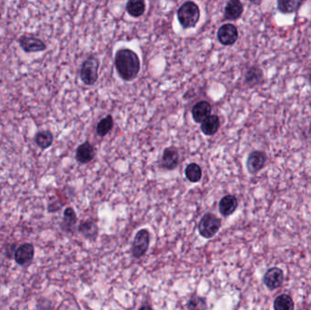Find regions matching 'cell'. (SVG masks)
Segmentation results:
<instances>
[{"label":"cell","mask_w":311,"mask_h":310,"mask_svg":"<svg viewBox=\"0 0 311 310\" xmlns=\"http://www.w3.org/2000/svg\"><path fill=\"white\" fill-rule=\"evenodd\" d=\"M177 16L184 29L195 28L200 18V7L195 2L187 1L178 9Z\"/></svg>","instance_id":"cell-2"},{"label":"cell","mask_w":311,"mask_h":310,"mask_svg":"<svg viewBox=\"0 0 311 310\" xmlns=\"http://www.w3.org/2000/svg\"><path fill=\"white\" fill-rule=\"evenodd\" d=\"M35 254V248L32 244L25 243L16 249L15 260L20 266H24L32 261Z\"/></svg>","instance_id":"cell-12"},{"label":"cell","mask_w":311,"mask_h":310,"mask_svg":"<svg viewBox=\"0 0 311 310\" xmlns=\"http://www.w3.org/2000/svg\"><path fill=\"white\" fill-rule=\"evenodd\" d=\"M294 301L289 295H279L274 300V310H294Z\"/></svg>","instance_id":"cell-22"},{"label":"cell","mask_w":311,"mask_h":310,"mask_svg":"<svg viewBox=\"0 0 311 310\" xmlns=\"http://www.w3.org/2000/svg\"><path fill=\"white\" fill-rule=\"evenodd\" d=\"M239 38V30L233 24H225L218 31V40L223 46H232Z\"/></svg>","instance_id":"cell-7"},{"label":"cell","mask_w":311,"mask_h":310,"mask_svg":"<svg viewBox=\"0 0 311 310\" xmlns=\"http://www.w3.org/2000/svg\"><path fill=\"white\" fill-rule=\"evenodd\" d=\"M238 206H239V202L235 196H225L220 199V204H219L220 214L224 217L232 215L235 212Z\"/></svg>","instance_id":"cell-16"},{"label":"cell","mask_w":311,"mask_h":310,"mask_svg":"<svg viewBox=\"0 0 311 310\" xmlns=\"http://www.w3.org/2000/svg\"><path fill=\"white\" fill-rule=\"evenodd\" d=\"M114 126V120L111 115H108L98 123L96 127V135L103 138L111 131Z\"/></svg>","instance_id":"cell-23"},{"label":"cell","mask_w":311,"mask_h":310,"mask_svg":"<svg viewBox=\"0 0 311 310\" xmlns=\"http://www.w3.org/2000/svg\"><path fill=\"white\" fill-rule=\"evenodd\" d=\"M264 74L262 69L258 66H252L245 74L244 83L248 88H254L263 82Z\"/></svg>","instance_id":"cell-15"},{"label":"cell","mask_w":311,"mask_h":310,"mask_svg":"<svg viewBox=\"0 0 311 310\" xmlns=\"http://www.w3.org/2000/svg\"><path fill=\"white\" fill-rule=\"evenodd\" d=\"M115 67L122 80L131 81L140 73V57L136 52L129 48H120L115 55Z\"/></svg>","instance_id":"cell-1"},{"label":"cell","mask_w":311,"mask_h":310,"mask_svg":"<svg viewBox=\"0 0 311 310\" xmlns=\"http://www.w3.org/2000/svg\"><path fill=\"white\" fill-rule=\"evenodd\" d=\"M307 81H308V84L311 86V73L307 76Z\"/></svg>","instance_id":"cell-28"},{"label":"cell","mask_w":311,"mask_h":310,"mask_svg":"<svg viewBox=\"0 0 311 310\" xmlns=\"http://www.w3.org/2000/svg\"><path fill=\"white\" fill-rule=\"evenodd\" d=\"M54 141V137L51 132L48 130L40 131L35 137V142L41 149H47L51 146Z\"/></svg>","instance_id":"cell-24"},{"label":"cell","mask_w":311,"mask_h":310,"mask_svg":"<svg viewBox=\"0 0 311 310\" xmlns=\"http://www.w3.org/2000/svg\"><path fill=\"white\" fill-rule=\"evenodd\" d=\"M80 233L87 239H95L98 236V227L96 223L93 221H84L81 223L79 227Z\"/></svg>","instance_id":"cell-25"},{"label":"cell","mask_w":311,"mask_h":310,"mask_svg":"<svg viewBox=\"0 0 311 310\" xmlns=\"http://www.w3.org/2000/svg\"><path fill=\"white\" fill-rule=\"evenodd\" d=\"M207 301L205 298L193 295L188 302V310H207Z\"/></svg>","instance_id":"cell-26"},{"label":"cell","mask_w":311,"mask_h":310,"mask_svg":"<svg viewBox=\"0 0 311 310\" xmlns=\"http://www.w3.org/2000/svg\"><path fill=\"white\" fill-rule=\"evenodd\" d=\"M243 12L244 6L240 0H230L225 7L224 16L227 20L234 21L240 18Z\"/></svg>","instance_id":"cell-14"},{"label":"cell","mask_w":311,"mask_h":310,"mask_svg":"<svg viewBox=\"0 0 311 310\" xmlns=\"http://www.w3.org/2000/svg\"><path fill=\"white\" fill-rule=\"evenodd\" d=\"M149 232L147 229L138 231L133 243H132L131 253L135 259H140L146 254L149 246Z\"/></svg>","instance_id":"cell-5"},{"label":"cell","mask_w":311,"mask_h":310,"mask_svg":"<svg viewBox=\"0 0 311 310\" xmlns=\"http://www.w3.org/2000/svg\"><path fill=\"white\" fill-rule=\"evenodd\" d=\"M221 227V220L212 213H207L202 217L199 223V232L205 239H211Z\"/></svg>","instance_id":"cell-4"},{"label":"cell","mask_w":311,"mask_h":310,"mask_svg":"<svg viewBox=\"0 0 311 310\" xmlns=\"http://www.w3.org/2000/svg\"><path fill=\"white\" fill-rule=\"evenodd\" d=\"M139 310H153V309H152L151 306H141V307H140V309H139Z\"/></svg>","instance_id":"cell-27"},{"label":"cell","mask_w":311,"mask_h":310,"mask_svg":"<svg viewBox=\"0 0 311 310\" xmlns=\"http://www.w3.org/2000/svg\"><path fill=\"white\" fill-rule=\"evenodd\" d=\"M212 107L209 102L202 100L194 105L192 108L191 114L193 120L196 123H202L204 120H207L211 115Z\"/></svg>","instance_id":"cell-11"},{"label":"cell","mask_w":311,"mask_h":310,"mask_svg":"<svg viewBox=\"0 0 311 310\" xmlns=\"http://www.w3.org/2000/svg\"><path fill=\"white\" fill-rule=\"evenodd\" d=\"M180 164V154L174 147H167L164 149L160 160V166L166 170H174Z\"/></svg>","instance_id":"cell-9"},{"label":"cell","mask_w":311,"mask_h":310,"mask_svg":"<svg viewBox=\"0 0 311 310\" xmlns=\"http://www.w3.org/2000/svg\"><path fill=\"white\" fill-rule=\"evenodd\" d=\"M220 127V118L217 115H210L201 123V131L204 135H213L219 131Z\"/></svg>","instance_id":"cell-17"},{"label":"cell","mask_w":311,"mask_h":310,"mask_svg":"<svg viewBox=\"0 0 311 310\" xmlns=\"http://www.w3.org/2000/svg\"><path fill=\"white\" fill-rule=\"evenodd\" d=\"M95 148L88 141L80 144L76 148V159L80 164H88L95 158Z\"/></svg>","instance_id":"cell-13"},{"label":"cell","mask_w":311,"mask_h":310,"mask_svg":"<svg viewBox=\"0 0 311 310\" xmlns=\"http://www.w3.org/2000/svg\"><path fill=\"white\" fill-rule=\"evenodd\" d=\"M100 60L96 56H91L85 60L80 68V80L87 85L93 86L99 79Z\"/></svg>","instance_id":"cell-3"},{"label":"cell","mask_w":311,"mask_h":310,"mask_svg":"<svg viewBox=\"0 0 311 310\" xmlns=\"http://www.w3.org/2000/svg\"><path fill=\"white\" fill-rule=\"evenodd\" d=\"M284 281V273L279 267H271L267 269L263 277V282L270 290H275L282 285Z\"/></svg>","instance_id":"cell-8"},{"label":"cell","mask_w":311,"mask_h":310,"mask_svg":"<svg viewBox=\"0 0 311 310\" xmlns=\"http://www.w3.org/2000/svg\"><path fill=\"white\" fill-rule=\"evenodd\" d=\"M127 12L133 17H140L146 11V3L143 0H131L126 6Z\"/></svg>","instance_id":"cell-19"},{"label":"cell","mask_w":311,"mask_h":310,"mask_svg":"<svg viewBox=\"0 0 311 310\" xmlns=\"http://www.w3.org/2000/svg\"><path fill=\"white\" fill-rule=\"evenodd\" d=\"M185 176L192 183H198L202 179V168L196 163L188 164L185 169Z\"/></svg>","instance_id":"cell-21"},{"label":"cell","mask_w":311,"mask_h":310,"mask_svg":"<svg viewBox=\"0 0 311 310\" xmlns=\"http://www.w3.org/2000/svg\"><path fill=\"white\" fill-rule=\"evenodd\" d=\"M304 4V0H279L278 10L282 14H292L299 10Z\"/></svg>","instance_id":"cell-18"},{"label":"cell","mask_w":311,"mask_h":310,"mask_svg":"<svg viewBox=\"0 0 311 310\" xmlns=\"http://www.w3.org/2000/svg\"><path fill=\"white\" fill-rule=\"evenodd\" d=\"M267 157L266 153L260 150H255L249 153L247 157V169L250 174H256L260 170L263 169L264 167L267 163Z\"/></svg>","instance_id":"cell-6"},{"label":"cell","mask_w":311,"mask_h":310,"mask_svg":"<svg viewBox=\"0 0 311 310\" xmlns=\"http://www.w3.org/2000/svg\"><path fill=\"white\" fill-rule=\"evenodd\" d=\"M20 47L27 53L44 51L47 45L43 40L32 36H22L18 40Z\"/></svg>","instance_id":"cell-10"},{"label":"cell","mask_w":311,"mask_h":310,"mask_svg":"<svg viewBox=\"0 0 311 310\" xmlns=\"http://www.w3.org/2000/svg\"><path fill=\"white\" fill-rule=\"evenodd\" d=\"M76 215L74 209L72 207H68L64 211V217L61 223V227L63 230L67 232H72L74 227L76 226Z\"/></svg>","instance_id":"cell-20"}]
</instances>
